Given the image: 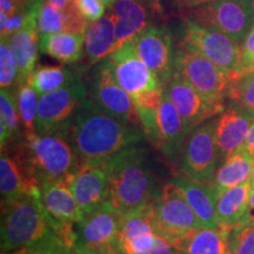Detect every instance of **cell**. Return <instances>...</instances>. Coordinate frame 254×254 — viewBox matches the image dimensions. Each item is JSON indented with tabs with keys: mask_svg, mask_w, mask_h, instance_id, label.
Returning a JSON list of instances; mask_svg holds the SVG:
<instances>
[{
	"mask_svg": "<svg viewBox=\"0 0 254 254\" xmlns=\"http://www.w3.org/2000/svg\"><path fill=\"white\" fill-rule=\"evenodd\" d=\"M228 100L254 113V71H243L231 74Z\"/></svg>",
	"mask_w": 254,
	"mask_h": 254,
	"instance_id": "4dcf8cb0",
	"label": "cell"
},
{
	"mask_svg": "<svg viewBox=\"0 0 254 254\" xmlns=\"http://www.w3.org/2000/svg\"><path fill=\"white\" fill-rule=\"evenodd\" d=\"M24 8L26 7H21L14 0H0V9H1V12H5L8 15L18 13L19 11Z\"/></svg>",
	"mask_w": 254,
	"mask_h": 254,
	"instance_id": "74e56055",
	"label": "cell"
},
{
	"mask_svg": "<svg viewBox=\"0 0 254 254\" xmlns=\"http://www.w3.org/2000/svg\"><path fill=\"white\" fill-rule=\"evenodd\" d=\"M101 2H103V4L106 6V7H112V6L114 5V2L117 1V0H100Z\"/></svg>",
	"mask_w": 254,
	"mask_h": 254,
	"instance_id": "7bdbcfd3",
	"label": "cell"
},
{
	"mask_svg": "<svg viewBox=\"0 0 254 254\" xmlns=\"http://www.w3.org/2000/svg\"><path fill=\"white\" fill-rule=\"evenodd\" d=\"M110 14L132 24L140 31L147 27V13L140 0H117L111 7Z\"/></svg>",
	"mask_w": 254,
	"mask_h": 254,
	"instance_id": "1f68e13d",
	"label": "cell"
},
{
	"mask_svg": "<svg viewBox=\"0 0 254 254\" xmlns=\"http://www.w3.org/2000/svg\"><path fill=\"white\" fill-rule=\"evenodd\" d=\"M252 192L251 183L247 182L220 193L217 199V222L222 228H232L245 225L250 195Z\"/></svg>",
	"mask_w": 254,
	"mask_h": 254,
	"instance_id": "cb8c5ba5",
	"label": "cell"
},
{
	"mask_svg": "<svg viewBox=\"0 0 254 254\" xmlns=\"http://www.w3.org/2000/svg\"><path fill=\"white\" fill-rule=\"evenodd\" d=\"M85 254H107V253H103V252H92V253H85Z\"/></svg>",
	"mask_w": 254,
	"mask_h": 254,
	"instance_id": "bcb514c9",
	"label": "cell"
},
{
	"mask_svg": "<svg viewBox=\"0 0 254 254\" xmlns=\"http://www.w3.org/2000/svg\"><path fill=\"white\" fill-rule=\"evenodd\" d=\"M254 113L232 104L217 117V142L222 159L245 145Z\"/></svg>",
	"mask_w": 254,
	"mask_h": 254,
	"instance_id": "e0dca14e",
	"label": "cell"
},
{
	"mask_svg": "<svg viewBox=\"0 0 254 254\" xmlns=\"http://www.w3.org/2000/svg\"><path fill=\"white\" fill-rule=\"evenodd\" d=\"M178 1H179V2H180V4H182V2L184 1V0H178Z\"/></svg>",
	"mask_w": 254,
	"mask_h": 254,
	"instance_id": "7dc6e473",
	"label": "cell"
},
{
	"mask_svg": "<svg viewBox=\"0 0 254 254\" xmlns=\"http://www.w3.org/2000/svg\"><path fill=\"white\" fill-rule=\"evenodd\" d=\"M152 206L155 231L170 240L177 249L187 237L202 226L198 215L172 182L161 189Z\"/></svg>",
	"mask_w": 254,
	"mask_h": 254,
	"instance_id": "8992f818",
	"label": "cell"
},
{
	"mask_svg": "<svg viewBox=\"0 0 254 254\" xmlns=\"http://www.w3.org/2000/svg\"><path fill=\"white\" fill-rule=\"evenodd\" d=\"M123 215L124 213L110 201L104 202L87 214L84 220L75 225V253L103 252L112 254Z\"/></svg>",
	"mask_w": 254,
	"mask_h": 254,
	"instance_id": "7c38bea8",
	"label": "cell"
},
{
	"mask_svg": "<svg viewBox=\"0 0 254 254\" xmlns=\"http://www.w3.org/2000/svg\"><path fill=\"white\" fill-rule=\"evenodd\" d=\"M14 1L17 2V4L20 5L21 7H26V4H27L28 0H14Z\"/></svg>",
	"mask_w": 254,
	"mask_h": 254,
	"instance_id": "ee69618b",
	"label": "cell"
},
{
	"mask_svg": "<svg viewBox=\"0 0 254 254\" xmlns=\"http://www.w3.org/2000/svg\"><path fill=\"white\" fill-rule=\"evenodd\" d=\"M40 190L27 173L17 152L1 150L0 157V190L1 202H11Z\"/></svg>",
	"mask_w": 254,
	"mask_h": 254,
	"instance_id": "ac0fdd59",
	"label": "cell"
},
{
	"mask_svg": "<svg viewBox=\"0 0 254 254\" xmlns=\"http://www.w3.org/2000/svg\"><path fill=\"white\" fill-rule=\"evenodd\" d=\"M15 99H17L19 117H20L23 134L31 135L37 133L36 119L38 103H39V94L34 91V88L27 81L20 82L15 85Z\"/></svg>",
	"mask_w": 254,
	"mask_h": 254,
	"instance_id": "f546056e",
	"label": "cell"
},
{
	"mask_svg": "<svg viewBox=\"0 0 254 254\" xmlns=\"http://www.w3.org/2000/svg\"><path fill=\"white\" fill-rule=\"evenodd\" d=\"M177 185L184 198L189 202L202 226L219 227L217 222V199L218 193L211 183H202L199 180L184 176H178L172 180Z\"/></svg>",
	"mask_w": 254,
	"mask_h": 254,
	"instance_id": "ffe728a7",
	"label": "cell"
},
{
	"mask_svg": "<svg viewBox=\"0 0 254 254\" xmlns=\"http://www.w3.org/2000/svg\"><path fill=\"white\" fill-rule=\"evenodd\" d=\"M52 217L41 202L40 190L11 202H1V252H13L55 233Z\"/></svg>",
	"mask_w": 254,
	"mask_h": 254,
	"instance_id": "277c9868",
	"label": "cell"
},
{
	"mask_svg": "<svg viewBox=\"0 0 254 254\" xmlns=\"http://www.w3.org/2000/svg\"><path fill=\"white\" fill-rule=\"evenodd\" d=\"M88 92L91 99L110 116L141 127L134 101L117 81L109 57L92 68Z\"/></svg>",
	"mask_w": 254,
	"mask_h": 254,
	"instance_id": "8fae6325",
	"label": "cell"
},
{
	"mask_svg": "<svg viewBox=\"0 0 254 254\" xmlns=\"http://www.w3.org/2000/svg\"><path fill=\"white\" fill-rule=\"evenodd\" d=\"M244 148L249 153L251 157L254 159V119L252 124H251L249 134H247L245 145H244Z\"/></svg>",
	"mask_w": 254,
	"mask_h": 254,
	"instance_id": "f35d334b",
	"label": "cell"
},
{
	"mask_svg": "<svg viewBox=\"0 0 254 254\" xmlns=\"http://www.w3.org/2000/svg\"><path fill=\"white\" fill-rule=\"evenodd\" d=\"M23 127L19 117L14 91L1 88L0 91V142L1 150L11 141L23 138Z\"/></svg>",
	"mask_w": 254,
	"mask_h": 254,
	"instance_id": "83f0119b",
	"label": "cell"
},
{
	"mask_svg": "<svg viewBox=\"0 0 254 254\" xmlns=\"http://www.w3.org/2000/svg\"><path fill=\"white\" fill-rule=\"evenodd\" d=\"M221 160L224 159L217 142V117H214L187 136L180 166L185 176L202 183H212Z\"/></svg>",
	"mask_w": 254,
	"mask_h": 254,
	"instance_id": "9c48e42d",
	"label": "cell"
},
{
	"mask_svg": "<svg viewBox=\"0 0 254 254\" xmlns=\"http://www.w3.org/2000/svg\"><path fill=\"white\" fill-rule=\"evenodd\" d=\"M116 33L111 14L97 21L88 23L85 32V46L82 55L84 69L93 68L98 63L107 58L114 51Z\"/></svg>",
	"mask_w": 254,
	"mask_h": 254,
	"instance_id": "7402d4cb",
	"label": "cell"
},
{
	"mask_svg": "<svg viewBox=\"0 0 254 254\" xmlns=\"http://www.w3.org/2000/svg\"><path fill=\"white\" fill-rule=\"evenodd\" d=\"M110 178L109 201L122 213L151 204L160 194L157 177L145 151L129 146L107 161Z\"/></svg>",
	"mask_w": 254,
	"mask_h": 254,
	"instance_id": "7a4b0ae2",
	"label": "cell"
},
{
	"mask_svg": "<svg viewBox=\"0 0 254 254\" xmlns=\"http://www.w3.org/2000/svg\"><path fill=\"white\" fill-rule=\"evenodd\" d=\"M164 92L176 106L189 133L226 109V105L213 103L205 98L177 72L164 87Z\"/></svg>",
	"mask_w": 254,
	"mask_h": 254,
	"instance_id": "5bb4252c",
	"label": "cell"
},
{
	"mask_svg": "<svg viewBox=\"0 0 254 254\" xmlns=\"http://www.w3.org/2000/svg\"><path fill=\"white\" fill-rule=\"evenodd\" d=\"M72 190L85 214H90L104 202L109 201L110 178L106 163L82 164L66 184Z\"/></svg>",
	"mask_w": 254,
	"mask_h": 254,
	"instance_id": "2e32d148",
	"label": "cell"
},
{
	"mask_svg": "<svg viewBox=\"0 0 254 254\" xmlns=\"http://www.w3.org/2000/svg\"><path fill=\"white\" fill-rule=\"evenodd\" d=\"M211 1H214V0H184L180 5L186 8H194V7H198V6L208 4V2Z\"/></svg>",
	"mask_w": 254,
	"mask_h": 254,
	"instance_id": "60d3db41",
	"label": "cell"
},
{
	"mask_svg": "<svg viewBox=\"0 0 254 254\" xmlns=\"http://www.w3.org/2000/svg\"><path fill=\"white\" fill-rule=\"evenodd\" d=\"M85 34L45 33L39 34V49L43 53L63 64H73L82 58Z\"/></svg>",
	"mask_w": 254,
	"mask_h": 254,
	"instance_id": "4316f807",
	"label": "cell"
},
{
	"mask_svg": "<svg viewBox=\"0 0 254 254\" xmlns=\"http://www.w3.org/2000/svg\"><path fill=\"white\" fill-rule=\"evenodd\" d=\"M109 59L117 81L132 99L144 92L164 90L160 80L139 56L134 39L127 40L117 47Z\"/></svg>",
	"mask_w": 254,
	"mask_h": 254,
	"instance_id": "4fadbf2b",
	"label": "cell"
},
{
	"mask_svg": "<svg viewBox=\"0 0 254 254\" xmlns=\"http://www.w3.org/2000/svg\"><path fill=\"white\" fill-rule=\"evenodd\" d=\"M9 254H77L55 233H51L37 243L23 249L8 252Z\"/></svg>",
	"mask_w": 254,
	"mask_h": 254,
	"instance_id": "d6a6232c",
	"label": "cell"
},
{
	"mask_svg": "<svg viewBox=\"0 0 254 254\" xmlns=\"http://www.w3.org/2000/svg\"><path fill=\"white\" fill-rule=\"evenodd\" d=\"M180 46L194 50L228 73L241 71V45L217 30L202 27L189 18L182 25Z\"/></svg>",
	"mask_w": 254,
	"mask_h": 254,
	"instance_id": "30bf717a",
	"label": "cell"
},
{
	"mask_svg": "<svg viewBox=\"0 0 254 254\" xmlns=\"http://www.w3.org/2000/svg\"><path fill=\"white\" fill-rule=\"evenodd\" d=\"M13 150L34 182L67 184L81 167V160L66 136L60 134L23 135Z\"/></svg>",
	"mask_w": 254,
	"mask_h": 254,
	"instance_id": "3957f363",
	"label": "cell"
},
{
	"mask_svg": "<svg viewBox=\"0 0 254 254\" xmlns=\"http://www.w3.org/2000/svg\"><path fill=\"white\" fill-rule=\"evenodd\" d=\"M160 145L159 148L171 161H180L184 146L190 133L184 122L167 94H163L158 110Z\"/></svg>",
	"mask_w": 254,
	"mask_h": 254,
	"instance_id": "d6986e66",
	"label": "cell"
},
{
	"mask_svg": "<svg viewBox=\"0 0 254 254\" xmlns=\"http://www.w3.org/2000/svg\"><path fill=\"white\" fill-rule=\"evenodd\" d=\"M80 13L88 23L97 21L103 18L105 13V6L100 0H74Z\"/></svg>",
	"mask_w": 254,
	"mask_h": 254,
	"instance_id": "d590c367",
	"label": "cell"
},
{
	"mask_svg": "<svg viewBox=\"0 0 254 254\" xmlns=\"http://www.w3.org/2000/svg\"><path fill=\"white\" fill-rule=\"evenodd\" d=\"M251 69H253V71H254V65L252 66V68H251Z\"/></svg>",
	"mask_w": 254,
	"mask_h": 254,
	"instance_id": "c3c4849f",
	"label": "cell"
},
{
	"mask_svg": "<svg viewBox=\"0 0 254 254\" xmlns=\"http://www.w3.org/2000/svg\"><path fill=\"white\" fill-rule=\"evenodd\" d=\"M230 232L222 227L201 226L180 244V254H230Z\"/></svg>",
	"mask_w": 254,
	"mask_h": 254,
	"instance_id": "484cf974",
	"label": "cell"
},
{
	"mask_svg": "<svg viewBox=\"0 0 254 254\" xmlns=\"http://www.w3.org/2000/svg\"><path fill=\"white\" fill-rule=\"evenodd\" d=\"M140 126L110 116L91 98L84 100L68 126L67 139L82 164L101 165L144 139Z\"/></svg>",
	"mask_w": 254,
	"mask_h": 254,
	"instance_id": "6da1fadb",
	"label": "cell"
},
{
	"mask_svg": "<svg viewBox=\"0 0 254 254\" xmlns=\"http://www.w3.org/2000/svg\"><path fill=\"white\" fill-rule=\"evenodd\" d=\"M174 72L196 91L217 104L225 105L231 85V73L215 65L194 50L179 46L174 57Z\"/></svg>",
	"mask_w": 254,
	"mask_h": 254,
	"instance_id": "52a82bcc",
	"label": "cell"
},
{
	"mask_svg": "<svg viewBox=\"0 0 254 254\" xmlns=\"http://www.w3.org/2000/svg\"><path fill=\"white\" fill-rule=\"evenodd\" d=\"M254 65V24L241 43V71H249Z\"/></svg>",
	"mask_w": 254,
	"mask_h": 254,
	"instance_id": "8d00e7d4",
	"label": "cell"
},
{
	"mask_svg": "<svg viewBox=\"0 0 254 254\" xmlns=\"http://www.w3.org/2000/svg\"><path fill=\"white\" fill-rule=\"evenodd\" d=\"M250 183H251V186H252V189H254V167H253V172H252V176H251Z\"/></svg>",
	"mask_w": 254,
	"mask_h": 254,
	"instance_id": "f6af8a7d",
	"label": "cell"
},
{
	"mask_svg": "<svg viewBox=\"0 0 254 254\" xmlns=\"http://www.w3.org/2000/svg\"><path fill=\"white\" fill-rule=\"evenodd\" d=\"M45 1L49 2L50 5H52L53 7L64 9L68 7L69 5H72L74 2V0H45Z\"/></svg>",
	"mask_w": 254,
	"mask_h": 254,
	"instance_id": "b9f144b4",
	"label": "cell"
},
{
	"mask_svg": "<svg viewBox=\"0 0 254 254\" xmlns=\"http://www.w3.org/2000/svg\"><path fill=\"white\" fill-rule=\"evenodd\" d=\"M254 167V159L241 147L224 160L212 180L218 195L225 190L250 182Z\"/></svg>",
	"mask_w": 254,
	"mask_h": 254,
	"instance_id": "d4e9b609",
	"label": "cell"
},
{
	"mask_svg": "<svg viewBox=\"0 0 254 254\" xmlns=\"http://www.w3.org/2000/svg\"><path fill=\"white\" fill-rule=\"evenodd\" d=\"M78 73L64 66H38L27 78V82L41 95L58 90L73 80Z\"/></svg>",
	"mask_w": 254,
	"mask_h": 254,
	"instance_id": "f1b7e54d",
	"label": "cell"
},
{
	"mask_svg": "<svg viewBox=\"0 0 254 254\" xmlns=\"http://www.w3.org/2000/svg\"><path fill=\"white\" fill-rule=\"evenodd\" d=\"M189 19L221 32L241 45L254 24L253 0H214L193 8Z\"/></svg>",
	"mask_w": 254,
	"mask_h": 254,
	"instance_id": "ba28073f",
	"label": "cell"
},
{
	"mask_svg": "<svg viewBox=\"0 0 254 254\" xmlns=\"http://www.w3.org/2000/svg\"><path fill=\"white\" fill-rule=\"evenodd\" d=\"M253 5H254V0H253Z\"/></svg>",
	"mask_w": 254,
	"mask_h": 254,
	"instance_id": "681fc988",
	"label": "cell"
},
{
	"mask_svg": "<svg viewBox=\"0 0 254 254\" xmlns=\"http://www.w3.org/2000/svg\"><path fill=\"white\" fill-rule=\"evenodd\" d=\"M88 90L78 74L65 86L39 97L36 131L38 134H60L67 138L68 126Z\"/></svg>",
	"mask_w": 254,
	"mask_h": 254,
	"instance_id": "5b68a950",
	"label": "cell"
},
{
	"mask_svg": "<svg viewBox=\"0 0 254 254\" xmlns=\"http://www.w3.org/2000/svg\"><path fill=\"white\" fill-rule=\"evenodd\" d=\"M133 39L142 62L160 80L163 86H166L174 73L176 57L170 32L163 26H147Z\"/></svg>",
	"mask_w": 254,
	"mask_h": 254,
	"instance_id": "9a60e30c",
	"label": "cell"
},
{
	"mask_svg": "<svg viewBox=\"0 0 254 254\" xmlns=\"http://www.w3.org/2000/svg\"><path fill=\"white\" fill-rule=\"evenodd\" d=\"M40 192L44 207L56 220L77 225L86 217L72 190L65 184L43 183L40 184Z\"/></svg>",
	"mask_w": 254,
	"mask_h": 254,
	"instance_id": "44dd1931",
	"label": "cell"
},
{
	"mask_svg": "<svg viewBox=\"0 0 254 254\" xmlns=\"http://www.w3.org/2000/svg\"><path fill=\"white\" fill-rule=\"evenodd\" d=\"M245 225H254V189H252V192H251V195H250Z\"/></svg>",
	"mask_w": 254,
	"mask_h": 254,
	"instance_id": "ab89813d",
	"label": "cell"
},
{
	"mask_svg": "<svg viewBox=\"0 0 254 254\" xmlns=\"http://www.w3.org/2000/svg\"><path fill=\"white\" fill-rule=\"evenodd\" d=\"M88 21L82 17L75 2L68 7L59 9L53 7L44 0L38 14V30L39 34L45 33H66L85 34Z\"/></svg>",
	"mask_w": 254,
	"mask_h": 254,
	"instance_id": "603a6c76",
	"label": "cell"
},
{
	"mask_svg": "<svg viewBox=\"0 0 254 254\" xmlns=\"http://www.w3.org/2000/svg\"><path fill=\"white\" fill-rule=\"evenodd\" d=\"M230 254H254V225H241L232 228Z\"/></svg>",
	"mask_w": 254,
	"mask_h": 254,
	"instance_id": "e575fe53",
	"label": "cell"
},
{
	"mask_svg": "<svg viewBox=\"0 0 254 254\" xmlns=\"http://www.w3.org/2000/svg\"><path fill=\"white\" fill-rule=\"evenodd\" d=\"M19 67L15 55L5 40L0 43V87L9 88L17 85Z\"/></svg>",
	"mask_w": 254,
	"mask_h": 254,
	"instance_id": "836d02e7",
	"label": "cell"
}]
</instances>
